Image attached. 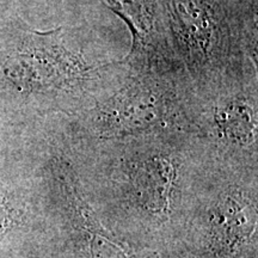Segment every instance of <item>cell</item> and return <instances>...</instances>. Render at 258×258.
Wrapping results in <instances>:
<instances>
[{
	"label": "cell",
	"mask_w": 258,
	"mask_h": 258,
	"mask_svg": "<svg viewBox=\"0 0 258 258\" xmlns=\"http://www.w3.org/2000/svg\"><path fill=\"white\" fill-rule=\"evenodd\" d=\"M5 224H6V212H5V208L3 207L2 203H0V231L5 227Z\"/></svg>",
	"instance_id": "obj_5"
},
{
	"label": "cell",
	"mask_w": 258,
	"mask_h": 258,
	"mask_svg": "<svg viewBox=\"0 0 258 258\" xmlns=\"http://www.w3.org/2000/svg\"><path fill=\"white\" fill-rule=\"evenodd\" d=\"M114 115V120L116 122H120L117 124L120 127L122 122L123 128H139L141 124L147 123L153 118L154 111L153 108L146 102H134L132 99H125L124 102L121 103L120 110H116Z\"/></svg>",
	"instance_id": "obj_4"
},
{
	"label": "cell",
	"mask_w": 258,
	"mask_h": 258,
	"mask_svg": "<svg viewBox=\"0 0 258 258\" xmlns=\"http://www.w3.org/2000/svg\"><path fill=\"white\" fill-rule=\"evenodd\" d=\"M175 170L169 160L156 158L139 167L134 177L138 199L148 211L165 213L169 209Z\"/></svg>",
	"instance_id": "obj_2"
},
{
	"label": "cell",
	"mask_w": 258,
	"mask_h": 258,
	"mask_svg": "<svg viewBox=\"0 0 258 258\" xmlns=\"http://www.w3.org/2000/svg\"><path fill=\"white\" fill-rule=\"evenodd\" d=\"M218 121L226 137L237 143H246L254 133L253 112L243 103H232L219 112Z\"/></svg>",
	"instance_id": "obj_3"
},
{
	"label": "cell",
	"mask_w": 258,
	"mask_h": 258,
	"mask_svg": "<svg viewBox=\"0 0 258 258\" xmlns=\"http://www.w3.org/2000/svg\"><path fill=\"white\" fill-rule=\"evenodd\" d=\"M256 227V209L241 198H228L215 212L212 234L215 245L224 251H233L244 244Z\"/></svg>",
	"instance_id": "obj_1"
}]
</instances>
